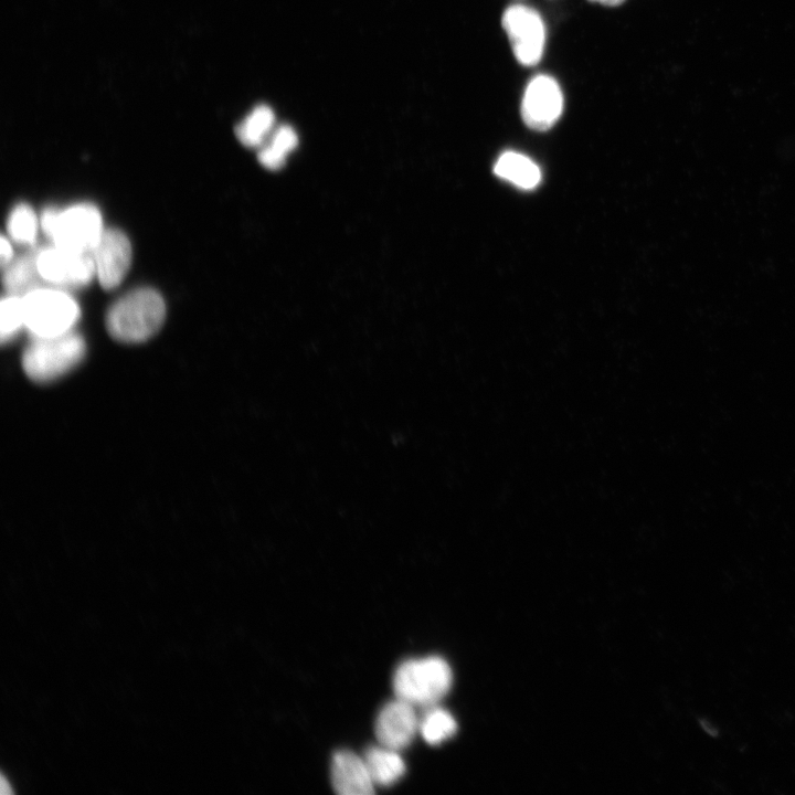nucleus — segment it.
I'll return each instance as SVG.
<instances>
[{
  "mask_svg": "<svg viewBox=\"0 0 795 795\" xmlns=\"http://www.w3.org/2000/svg\"><path fill=\"white\" fill-rule=\"evenodd\" d=\"M286 156L287 155L268 144L259 150L257 158L263 167L277 170L285 165Z\"/></svg>",
  "mask_w": 795,
  "mask_h": 795,
  "instance_id": "obj_20",
  "label": "nucleus"
},
{
  "mask_svg": "<svg viewBox=\"0 0 795 795\" xmlns=\"http://www.w3.org/2000/svg\"><path fill=\"white\" fill-rule=\"evenodd\" d=\"M38 218L26 203L17 204L7 221L9 236L20 244H33L38 232Z\"/></svg>",
  "mask_w": 795,
  "mask_h": 795,
  "instance_id": "obj_17",
  "label": "nucleus"
},
{
  "mask_svg": "<svg viewBox=\"0 0 795 795\" xmlns=\"http://www.w3.org/2000/svg\"><path fill=\"white\" fill-rule=\"evenodd\" d=\"M166 317L162 296L150 287L130 290L118 298L106 314L108 333L124 343H138L158 332Z\"/></svg>",
  "mask_w": 795,
  "mask_h": 795,
  "instance_id": "obj_1",
  "label": "nucleus"
},
{
  "mask_svg": "<svg viewBox=\"0 0 795 795\" xmlns=\"http://www.w3.org/2000/svg\"><path fill=\"white\" fill-rule=\"evenodd\" d=\"M0 263L1 266L4 267L7 264H9L13 258V251L10 245V242L7 240V237H1V253H0Z\"/></svg>",
  "mask_w": 795,
  "mask_h": 795,
  "instance_id": "obj_21",
  "label": "nucleus"
},
{
  "mask_svg": "<svg viewBox=\"0 0 795 795\" xmlns=\"http://www.w3.org/2000/svg\"><path fill=\"white\" fill-rule=\"evenodd\" d=\"M91 255L100 286L113 289L121 283L130 267L131 245L124 232L104 229Z\"/></svg>",
  "mask_w": 795,
  "mask_h": 795,
  "instance_id": "obj_9",
  "label": "nucleus"
},
{
  "mask_svg": "<svg viewBox=\"0 0 795 795\" xmlns=\"http://www.w3.org/2000/svg\"><path fill=\"white\" fill-rule=\"evenodd\" d=\"M425 710L420 719L418 733L428 744H439L455 734L457 723L448 711L436 706Z\"/></svg>",
  "mask_w": 795,
  "mask_h": 795,
  "instance_id": "obj_16",
  "label": "nucleus"
},
{
  "mask_svg": "<svg viewBox=\"0 0 795 795\" xmlns=\"http://www.w3.org/2000/svg\"><path fill=\"white\" fill-rule=\"evenodd\" d=\"M415 709L398 698L385 703L374 724L379 744L396 751L407 748L418 733L420 718Z\"/></svg>",
  "mask_w": 795,
  "mask_h": 795,
  "instance_id": "obj_10",
  "label": "nucleus"
},
{
  "mask_svg": "<svg viewBox=\"0 0 795 795\" xmlns=\"http://www.w3.org/2000/svg\"><path fill=\"white\" fill-rule=\"evenodd\" d=\"M501 22L518 62L524 66L536 65L542 57L545 43L540 14L532 8L513 4L506 9Z\"/></svg>",
  "mask_w": 795,
  "mask_h": 795,
  "instance_id": "obj_6",
  "label": "nucleus"
},
{
  "mask_svg": "<svg viewBox=\"0 0 795 795\" xmlns=\"http://www.w3.org/2000/svg\"><path fill=\"white\" fill-rule=\"evenodd\" d=\"M38 267L44 282L56 287L77 288L96 275L91 253L74 252L59 246L40 250Z\"/></svg>",
  "mask_w": 795,
  "mask_h": 795,
  "instance_id": "obj_7",
  "label": "nucleus"
},
{
  "mask_svg": "<svg viewBox=\"0 0 795 795\" xmlns=\"http://www.w3.org/2000/svg\"><path fill=\"white\" fill-rule=\"evenodd\" d=\"M0 338L6 343L12 340L24 327L22 297L8 294L0 304Z\"/></svg>",
  "mask_w": 795,
  "mask_h": 795,
  "instance_id": "obj_18",
  "label": "nucleus"
},
{
  "mask_svg": "<svg viewBox=\"0 0 795 795\" xmlns=\"http://www.w3.org/2000/svg\"><path fill=\"white\" fill-rule=\"evenodd\" d=\"M39 251L28 252L7 264L3 268L2 283L8 294L24 296L42 287L44 282L38 267Z\"/></svg>",
  "mask_w": 795,
  "mask_h": 795,
  "instance_id": "obj_12",
  "label": "nucleus"
},
{
  "mask_svg": "<svg viewBox=\"0 0 795 795\" xmlns=\"http://www.w3.org/2000/svg\"><path fill=\"white\" fill-rule=\"evenodd\" d=\"M330 778L335 792L341 795H369L375 787L363 757L348 750L333 754Z\"/></svg>",
  "mask_w": 795,
  "mask_h": 795,
  "instance_id": "obj_11",
  "label": "nucleus"
},
{
  "mask_svg": "<svg viewBox=\"0 0 795 795\" xmlns=\"http://www.w3.org/2000/svg\"><path fill=\"white\" fill-rule=\"evenodd\" d=\"M274 123L273 109L267 105H258L236 126L235 134L244 146L258 147L272 131Z\"/></svg>",
  "mask_w": 795,
  "mask_h": 795,
  "instance_id": "obj_15",
  "label": "nucleus"
},
{
  "mask_svg": "<svg viewBox=\"0 0 795 795\" xmlns=\"http://www.w3.org/2000/svg\"><path fill=\"white\" fill-rule=\"evenodd\" d=\"M494 172L524 190L536 188L541 181L540 168L530 158L515 151L504 152L496 161Z\"/></svg>",
  "mask_w": 795,
  "mask_h": 795,
  "instance_id": "obj_14",
  "label": "nucleus"
},
{
  "mask_svg": "<svg viewBox=\"0 0 795 795\" xmlns=\"http://www.w3.org/2000/svg\"><path fill=\"white\" fill-rule=\"evenodd\" d=\"M563 110V94L558 82L549 75H537L527 85L521 117L524 124L538 131L550 129Z\"/></svg>",
  "mask_w": 795,
  "mask_h": 795,
  "instance_id": "obj_8",
  "label": "nucleus"
},
{
  "mask_svg": "<svg viewBox=\"0 0 795 795\" xmlns=\"http://www.w3.org/2000/svg\"><path fill=\"white\" fill-rule=\"evenodd\" d=\"M590 1L598 2L601 4L608 6V7H616V6H619L621 3H623L625 0H590Z\"/></svg>",
  "mask_w": 795,
  "mask_h": 795,
  "instance_id": "obj_22",
  "label": "nucleus"
},
{
  "mask_svg": "<svg viewBox=\"0 0 795 795\" xmlns=\"http://www.w3.org/2000/svg\"><path fill=\"white\" fill-rule=\"evenodd\" d=\"M40 225L55 246L81 253H91L104 231L99 210L89 203L47 208Z\"/></svg>",
  "mask_w": 795,
  "mask_h": 795,
  "instance_id": "obj_4",
  "label": "nucleus"
},
{
  "mask_svg": "<svg viewBox=\"0 0 795 795\" xmlns=\"http://www.w3.org/2000/svg\"><path fill=\"white\" fill-rule=\"evenodd\" d=\"M452 682V669L438 656L404 660L392 679L395 698L425 709L436 706L448 693Z\"/></svg>",
  "mask_w": 795,
  "mask_h": 795,
  "instance_id": "obj_2",
  "label": "nucleus"
},
{
  "mask_svg": "<svg viewBox=\"0 0 795 795\" xmlns=\"http://www.w3.org/2000/svg\"><path fill=\"white\" fill-rule=\"evenodd\" d=\"M24 327L33 338L68 332L77 322L80 307L67 293L39 287L22 296Z\"/></svg>",
  "mask_w": 795,
  "mask_h": 795,
  "instance_id": "obj_5",
  "label": "nucleus"
},
{
  "mask_svg": "<svg viewBox=\"0 0 795 795\" xmlns=\"http://www.w3.org/2000/svg\"><path fill=\"white\" fill-rule=\"evenodd\" d=\"M362 757L375 786H390L405 773V763L396 750L379 744L368 748Z\"/></svg>",
  "mask_w": 795,
  "mask_h": 795,
  "instance_id": "obj_13",
  "label": "nucleus"
},
{
  "mask_svg": "<svg viewBox=\"0 0 795 795\" xmlns=\"http://www.w3.org/2000/svg\"><path fill=\"white\" fill-rule=\"evenodd\" d=\"M298 144V136L293 127L288 125L280 126L277 128L271 138L269 145L278 149L279 151L288 155L293 151Z\"/></svg>",
  "mask_w": 795,
  "mask_h": 795,
  "instance_id": "obj_19",
  "label": "nucleus"
},
{
  "mask_svg": "<svg viewBox=\"0 0 795 795\" xmlns=\"http://www.w3.org/2000/svg\"><path fill=\"white\" fill-rule=\"evenodd\" d=\"M86 354V342L73 330L53 337L33 338L22 354V368L33 381H54L75 367Z\"/></svg>",
  "mask_w": 795,
  "mask_h": 795,
  "instance_id": "obj_3",
  "label": "nucleus"
}]
</instances>
